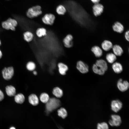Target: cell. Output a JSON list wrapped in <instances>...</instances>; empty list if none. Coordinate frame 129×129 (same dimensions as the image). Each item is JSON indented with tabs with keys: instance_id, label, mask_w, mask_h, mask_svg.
<instances>
[{
	"instance_id": "4dcf8cb0",
	"label": "cell",
	"mask_w": 129,
	"mask_h": 129,
	"mask_svg": "<svg viewBox=\"0 0 129 129\" xmlns=\"http://www.w3.org/2000/svg\"><path fill=\"white\" fill-rule=\"evenodd\" d=\"M97 129H109L107 124L105 122L98 123L97 125Z\"/></svg>"
},
{
	"instance_id": "8fae6325",
	"label": "cell",
	"mask_w": 129,
	"mask_h": 129,
	"mask_svg": "<svg viewBox=\"0 0 129 129\" xmlns=\"http://www.w3.org/2000/svg\"><path fill=\"white\" fill-rule=\"evenodd\" d=\"M73 39V37L71 35L68 34L67 35L63 40L64 46L67 48L71 47L73 44L72 42Z\"/></svg>"
},
{
	"instance_id": "8d00e7d4",
	"label": "cell",
	"mask_w": 129,
	"mask_h": 129,
	"mask_svg": "<svg viewBox=\"0 0 129 129\" xmlns=\"http://www.w3.org/2000/svg\"><path fill=\"white\" fill-rule=\"evenodd\" d=\"M9 129H16V128L13 126H12Z\"/></svg>"
},
{
	"instance_id": "d6a6232c",
	"label": "cell",
	"mask_w": 129,
	"mask_h": 129,
	"mask_svg": "<svg viewBox=\"0 0 129 129\" xmlns=\"http://www.w3.org/2000/svg\"><path fill=\"white\" fill-rule=\"evenodd\" d=\"M4 98V95L2 91L0 90V101L3 100Z\"/></svg>"
},
{
	"instance_id": "1f68e13d",
	"label": "cell",
	"mask_w": 129,
	"mask_h": 129,
	"mask_svg": "<svg viewBox=\"0 0 129 129\" xmlns=\"http://www.w3.org/2000/svg\"><path fill=\"white\" fill-rule=\"evenodd\" d=\"M124 37L126 40L129 42V31H126L124 34Z\"/></svg>"
},
{
	"instance_id": "74e56055",
	"label": "cell",
	"mask_w": 129,
	"mask_h": 129,
	"mask_svg": "<svg viewBox=\"0 0 129 129\" xmlns=\"http://www.w3.org/2000/svg\"><path fill=\"white\" fill-rule=\"evenodd\" d=\"M1 42L0 40V45H1Z\"/></svg>"
},
{
	"instance_id": "44dd1931",
	"label": "cell",
	"mask_w": 129,
	"mask_h": 129,
	"mask_svg": "<svg viewBox=\"0 0 129 129\" xmlns=\"http://www.w3.org/2000/svg\"><path fill=\"white\" fill-rule=\"evenodd\" d=\"M106 59L107 61L110 64H113L117 59L116 56L112 53L107 54L106 56Z\"/></svg>"
},
{
	"instance_id": "8992f818",
	"label": "cell",
	"mask_w": 129,
	"mask_h": 129,
	"mask_svg": "<svg viewBox=\"0 0 129 129\" xmlns=\"http://www.w3.org/2000/svg\"><path fill=\"white\" fill-rule=\"evenodd\" d=\"M55 19L54 15L51 13L46 14L42 18V20L45 24L51 25L54 23Z\"/></svg>"
},
{
	"instance_id": "2e32d148",
	"label": "cell",
	"mask_w": 129,
	"mask_h": 129,
	"mask_svg": "<svg viewBox=\"0 0 129 129\" xmlns=\"http://www.w3.org/2000/svg\"><path fill=\"white\" fill-rule=\"evenodd\" d=\"M95 64L98 67L104 70L105 71L108 69V66L106 62L104 60L100 59L97 60Z\"/></svg>"
},
{
	"instance_id": "ac0fdd59",
	"label": "cell",
	"mask_w": 129,
	"mask_h": 129,
	"mask_svg": "<svg viewBox=\"0 0 129 129\" xmlns=\"http://www.w3.org/2000/svg\"><path fill=\"white\" fill-rule=\"evenodd\" d=\"M112 68L114 72L117 74L121 73L123 70L121 64L117 62H115L113 64Z\"/></svg>"
},
{
	"instance_id": "ffe728a7",
	"label": "cell",
	"mask_w": 129,
	"mask_h": 129,
	"mask_svg": "<svg viewBox=\"0 0 129 129\" xmlns=\"http://www.w3.org/2000/svg\"><path fill=\"white\" fill-rule=\"evenodd\" d=\"M5 91L7 95L9 97L14 96L16 95V89L12 86H7L5 87Z\"/></svg>"
},
{
	"instance_id": "277c9868",
	"label": "cell",
	"mask_w": 129,
	"mask_h": 129,
	"mask_svg": "<svg viewBox=\"0 0 129 129\" xmlns=\"http://www.w3.org/2000/svg\"><path fill=\"white\" fill-rule=\"evenodd\" d=\"M14 69L12 67H5L3 70L2 73L4 78L6 80L11 79L13 76Z\"/></svg>"
},
{
	"instance_id": "cb8c5ba5",
	"label": "cell",
	"mask_w": 129,
	"mask_h": 129,
	"mask_svg": "<svg viewBox=\"0 0 129 129\" xmlns=\"http://www.w3.org/2000/svg\"><path fill=\"white\" fill-rule=\"evenodd\" d=\"M14 96L15 100L17 103L22 104L24 102L25 98L24 96L22 94L19 93L15 95Z\"/></svg>"
},
{
	"instance_id": "d4e9b609",
	"label": "cell",
	"mask_w": 129,
	"mask_h": 129,
	"mask_svg": "<svg viewBox=\"0 0 129 129\" xmlns=\"http://www.w3.org/2000/svg\"><path fill=\"white\" fill-rule=\"evenodd\" d=\"M23 36L24 40L28 42L32 41L34 37L33 33L29 31H27L24 33Z\"/></svg>"
},
{
	"instance_id": "52a82bcc",
	"label": "cell",
	"mask_w": 129,
	"mask_h": 129,
	"mask_svg": "<svg viewBox=\"0 0 129 129\" xmlns=\"http://www.w3.org/2000/svg\"><path fill=\"white\" fill-rule=\"evenodd\" d=\"M76 67L81 73L83 74L86 73L89 71L88 66L81 60L77 62Z\"/></svg>"
},
{
	"instance_id": "4316f807",
	"label": "cell",
	"mask_w": 129,
	"mask_h": 129,
	"mask_svg": "<svg viewBox=\"0 0 129 129\" xmlns=\"http://www.w3.org/2000/svg\"><path fill=\"white\" fill-rule=\"evenodd\" d=\"M40 99L42 103H46L48 101L49 99L48 94L46 93H43L40 95Z\"/></svg>"
},
{
	"instance_id": "5bb4252c",
	"label": "cell",
	"mask_w": 129,
	"mask_h": 129,
	"mask_svg": "<svg viewBox=\"0 0 129 129\" xmlns=\"http://www.w3.org/2000/svg\"><path fill=\"white\" fill-rule=\"evenodd\" d=\"M91 50L97 57H100L102 55L103 52L102 49L98 46H93L91 49Z\"/></svg>"
},
{
	"instance_id": "e575fe53",
	"label": "cell",
	"mask_w": 129,
	"mask_h": 129,
	"mask_svg": "<svg viewBox=\"0 0 129 129\" xmlns=\"http://www.w3.org/2000/svg\"><path fill=\"white\" fill-rule=\"evenodd\" d=\"M33 73L34 75H36L37 74V72L36 71H34L33 72Z\"/></svg>"
},
{
	"instance_id": "3957f363",
	"label": "cell",
	"mask_w": 129,
	"mask_h": 129,
	"mask_svg": "<svg viewBox=\"0 0 129 129\" xmlns=\"http://www.w3.org/2000/svg\"><path fill=\"white\" fill-rule=\"evenodd\" d=\"M41 9V7L39 5L32 7L28 9L27 12V15L31 18L37 17L42 14Z\"/></svg>"
},
{
	"instance_id": "836d02e7",
	"label": "cell",
	"mask_w": 129,
	"mask_h": 129,
	"mask_svg": "<svg viewBox=\"0 0 129 129\" xmlns=\"http://www.w3.org/2000/svg\"><path fill=\"white\" fill-rule=\"evenodd\" d=\"M100 0H91V1L95 4L98 3Z\"/></svg>"
},
{
	"instance_id": "9c48e42d",
	"label": "cell",
	"mask_w": 129,
	"mask_h": 129,
	"mask_svg": "<svg viewBox=\"0 0 129 129\" xmlns=\"http://www.w3.org/2000/svg\"><path fill=\"white\" fill-rule=\"evenodd\" d=\"M122 104L119 100H113L112 101L111 103V109L113 112L117 113L121 109Z\"/></svg>"
},
{
	"instance_id": "d590c367",
	"label": "cell",
	"mask_w": 129,
	"mask_h": 129,
	"mask_svg": "<svg viewBox=\"0 0 129 129\" xmlns=\"http://www.w3.org/2000/svg\"><path fill=\"white\" fill-rule=\"evenodd\" d=\"M2 52L1 51V50H0V59L2 57Z\"/></svg>"
},
{
	"instance_id": "9a60e30c",
	"label": "cell",
	"mask_w": 129,
	"mask_h": 129,
	"mask_svg": "<svg viewBox=\"0 0 129 129\" xmlns=\"http://www.w3.org/2000/svg\"><path fill=\"white\" fill-rule=\"evenodd\" d=\"M101 46L102 48L104 50L108 51L112 48L113 45L110 41L105 40L102 42Z\"/></svg>"
},
{
	"instance_id": "f546056e",
	"label": "cell",
	"mask_w": 129,
	"mask_h": 129,
	"mask_svg": "<svg viewBox=\"0 0 129 129\" xmlns=\"http://www.w3.org/2000/svg\"><path fill=\"white\" fill-rule=\"evenodd\" d=\"M36 67V65L33 62L29 61L27 63L26 65L27 69L30 71H34Z\"/></svg>"
},
{
	"instance_id": "5b68a950",
	"label": "cell",
	"mask_w": 129,
	"mask_h": 129,
	"mask_svg": "<svg viewBox=\"0 0 129 129\" xmlns=\"http://www.w3.org/2000/svg\"><path fill=\"white\" fill-rule=\"evenodd\" d=\"M111 119L109 121V124L112 126H118L122 122L121 118L118 115L113 114L111 116Z\"/></svg>"
},
{
	"instance_id": "ba28073f",
	"label": "cell",
	"mask_w": 129,
	"mask_h": 129,
	"mask_svg": "<svg viewBox=\"0 0 129 129\" xmlns=\"http://www.w3.org/2000/svg\"><path fill=\"white\" fill-rule=\"evenodd\" d=\"M117 86L120 91L124 92L127 90L128 89L129 84L127 81H123L122 79H120L118 81Z\"/></svg>"
},
{
	"instance_id": "7c38bea8",
	"label": "cell",
	"mask_w": 129,
	"mask_h": 129,
	"mask_svg": "<svg viewBox=\"0 0 129 129\" xmlns=\"http://www.w3.org/2000/svg\"><path fill=\"white\" fill-rule=\"evenodd\" d=\"M112 28L115 32L121 33L124 31V27L123 25L120 22H116L113 25Z\"/></svg>"
},
{
	"instance_id": "7402d4cb",
	"label": "cell",
	"mask_w": 129,
	"mask_h": 129,
	"mask_svg": "<svg viewBox=\"0 0 129 129\" xmlns=\"http://www.w3.org/2000/svg\"><path fill=\"white\" fill-rule=\"evenodd\" d=\"M52 93L54 96L58 98L61 97L63 94L62 90L58 87H55L53 88Z\"/></svg>"
},
{
	"instance_id": "d6986e66",
	"label": "cell",
	"mask_w": 129,
	"mask_h": 129,
	"mask_svg": "<svg viewBox=\"0 0 129 129\" xmlns=\"http://www.w3.org/2000/svg\"><path fill=\"white\" fill-rule=\"evenodd\" d=\"M28 99L29 103L33 106H36L39 103L38 98L37 95L34 94L30 95L28 97Z\"/></svg>"
},
{
	"instance_id": "7a4b0ae2",
	"label": "cell",
	"mask_w": 129,
	"mask_h": 129,
	"mask_svg": "<svg viewBox=\"0 0 129 129\" xmlns=\"http://www.w3.org/2000/svg\"><path fill=\"white\" fill-rule=\"evenodd\" d=\"M17 22L15 20L9 18L2 23L3 28L6 30H11L14 31L17 25Z\"/></svg>"
},
{
	"instance_id": "30bf717a",
	"label": "cell",
	"mask_w": 129,
	"mask_h": 129,
	"mask_svg": "<svg viewBox=\"0 0 129 129\" xmlns=\"http://www.w3.org/2000/svg\"><path fill=\"white\" fill-rule=\"evenodd\" d=\"M92 8L94 15L97 16L100 15L102 12L103 6L102 5L97 3L95 4Z\"/></svg>"
},
{
	"instance_id": "484cf974",
	"label": "cell",
	"mask_w": 129,
	"mask_h": 129,
	"mask_svg": "<svg viewBox=\"0 0 129 129\" xmlns=\"http://www.w3.org/2000/svg\"><path fill=\"white\" fill-rule=\"evenodd\" d=\"M92 69L95 73L100 75H103L105 71L104 70L98 67L95 64H93Z\"/></svg>"
},
{
	"instance_id": "f1b7e54d",
	"label": "cell",
	"mask_w": 129,
	"mask_h": 129,
	"mask_svg": "<svg viewBox=\"0 0 129 129\" xmlns=\"http://www.w3.org/2000/svg\"><path fill=\"white\" fill-rule=\"evenodd\" d=\"M66 11V8L64 6L62 5H58L56 9V11L59 15H64Z\"/></svg>"
},
{
	"instance_id": "4fadbf2b",
	"label": "cell",
	"mask_w": 129,
	"mask_h": 129,
	"mask_svg": "<svg viewBox=\"0 0 129 129\" xmlns=\"http://www.w3.org/2000/svg\"><path fill=\"white\" fill-rule=\"evenodd\" d=\"M57 65L59 73L61 75H65L68 69L67 66L62 62L59 63Z\"/></svg>"
},
{
	"instance_id": "6da1fadb",
	"label": "cell",
	"mask_w": 129,
	"mask_h": 129,
	"mask_svg": "<svg viewBox=\"0 0 129 129\" xmlns=\"http://www.w3.org/2000/svg\"><path fill=\"white\" fill-rule=\"evenodd\" d=\"M60 104V101L58 99L54 97L49 98L46 103V109L47 111L51 112L59 107Z\"/></svg>"
},
{
	"instance_id": "603a6c76",
	"label": "cell",
	"mask_w": 129,
	"mask_h": 129,
	"mask_svg": "<svg viewBox=\"0 0 129 129\" xmlns=\"http://www.w3.org/2000/svg\"><path fill=\"white\" fill-rule=\"evenodd\" d=\"M36 33L37 36L39 38L45 36L47 35L46 29L43 27L38 28L36 31Z\"/></svg>"
},
{
	"instance_id": "83f0119b",
	"label": "cell",
	"mask_w": 129,
	"mask_h": 129,
	"mask_svg": "<svg viewBox=\"0 0 129 129\" xmlns=\"http://www.w3.org/2000/svg\"><path fill=\"white\" fill-rule=\"evenodd\" d=\"M58 116L63 118H65L67 116V113L66 109L63 108H61L57 111Z\"/></svg>"
},
{
	"instance_id": "e0dca14e",
	"label": "cell",
	"mask_w": 129,
	"mask_h": 129,
	"mask_svg": "<svg viewBox=\"0 0 129 129\" xmlns=\"http://www.w3.org/2000/svg\"><path fill=\"white\" fill-rule=\"evenodd\" d=\"M112 48L113 53L116 56H120L123 53V50L122 48L118 45L115 44L114 45Z\"/></svg>"
}]
</instances>
